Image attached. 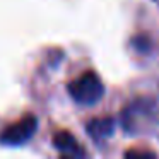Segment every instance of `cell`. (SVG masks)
I'll return each mask as SVG.
<instances>
[{"mask_svg": "<svg viewBox=\"0 0 159 159\" xmlns=\"http://www.w3.org/2000/svg\"><path fill=\"white\" fill-rule=\"evenodd\" d=\"M69 94L77 104L93 106L104 96V86L93 72H86L69 84Z\"/></svg>", "mask_w": 159, "mask_h": 159, "instance_id": "6da1fadb", "label": "cell"}, {"mask_svg": "<svg viewBox=\"0 0 159 159\" xmlns=\"http://www.w3.org/2000/svg\"><path fill=\"white\" fill-rule=\"evenodd\" d=\"M152 2H154L156 5H159V0H152Z\"/></svg>", "mask_w": 159, "mask_h": 159, "instance_id": "5b68a950", "label": "cell"}, {"mask_svg": "<svg viewBox=\"0 0 159 159\" xmlns=\"http://www.w3.org/2000/svg\"><path fill=\"white\" fill-rule=\"evenodd\" d=\"M55 147L60 151V154L63 156H77V154H84L82 149H80L79 142L75 140V139L72 137L70 134H67V132H62V134H58L55 137Z\"/></svg>", "mask_w": 159, "mask_h": 159, "instance_id": "3957f363", "label": "cell"}, {"mask_svg": "<svg viewBox=\"0 0 159 159\" xmlns=\"http://www.w3.org/2000/svg\"><path fill=\"white\" fill-rule=\"evenodd\" d=\"M36 127H38V121L34 116H26L22 120H19L17 123L11 125L7 130L2 135V142L7 145H19L28 142L29 139L34 135Z\"/></svg>", "mask_w": 159, "mask_h": 159, "instance_id": "7a4b0ae2", "label": "cell"}, {"mask_svg": "<svg viewBox=\"0 0 159 159\" xmlns=\"http://www.w3.org/2000/svg\"><path fill=\"white\" fill-rule=\"evenodd\" d=\"M115 123L110 118H104V120H94L93 123H89L87 130H89V135H93L96 140H103V139H108L111 134H113Z\"/></svg>", "mask_w": 159, "mask_h": 159, "instance_id": "277c9868", "label": "cell"}]
</instances>
